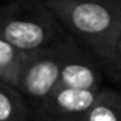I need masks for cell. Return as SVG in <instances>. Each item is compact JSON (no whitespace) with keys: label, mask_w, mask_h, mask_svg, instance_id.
<instances>
[{"label":"cell","mask_w":121,"mask_h":121,"mask_svg":"<svg viewBox=\"0 0 121 121\" xmlns=\"http://www.w3.org/2000/svg\"><path fill=\"white\" fill-rule=\"evenodd\" d=\"M74 121H121V97L117 91L101 87L94 103Z\"/></svg>","instance_id":"obj_6"},{"label":"cell","mask_w":121,"mask_h":121,"mask_svg":"<svg viewBox=\"0 0 121 121\" xmlns=\"http://www.w3.org/2000/svg\"><path fill=\"white\" fill-rule=\"evenodd\" d=\"M0 121H31L29 104L15 86L0 80Z\"/></svg>","instance_id":"obj_7"},{"label":"cell","mask_w":121,"mask_h":121,"mask_svg":"<svg viewBox=\"0 0 121 121\" xmlns=\"http://www.w3.org/2000/svg\"><path fill=\"white\" fill-rule=\"evenodd\" d=\"M28 54L29 52H25L6 40L0 39V80L17 86L18 75L28 58Z\"/></svg>","instance_id":"obj_8"},{"label":"cell","mask_w":121,"mask_h":121,"mask_svg":"<svg viewBox=\"0 0 121 121\" xmlns=\"http://www.w3.org/2000/svg\"><path fill=\"white\" fill-rule=\"evenodd\" d=\"M61 28L101 61L113 81L121 75V0H44Z\"/></svg>","instance_id":"obj_1"},{"label":"cell","mask_w":121,"mask_h":121,"mask_svg":"<svg viewBox=\"0 0 121 121\" xmlns=\"http://www.w3.org/2000/svg\"><path fill=\"white\" fill-rule=\"evenodd\" d=\"M103 80L104 69L101 61L69 34L66 52L60 68L58 86L83 91H100L103 87Z\"/></svg>","instance_id":"obj_4"},{"label":"cell","mask_w":121,"mask_h":121,"mask_svg":"<svg viewBox=\"0 0 121 121\" xmlns=\"http://www.w3.org/2000/svg\"><path fill=\"white\" fill-rule=\"evenodd\" d=\"M69 34L63 32L55 41L28 54L15 87L28 104H34L58 86L60 68L66 52Z\"/></svg>","instance_id":"obj_3"},{"label":"cell","mask_w":121,"mask_h":121,"mask_svg":"<svg viewBox=\"0 0 121 121\" xmlns=\"http://www.w3.org/2000/svg\"><path fill=\"white\" fill-rule=\"evenodd\" d=\"M98 91L57 86L29 106L31 121H74L97 98Z\"/></svg>","instance_id":"obj_5"},{"label":"cell","mask_w":121,"mask_h":121,"mask_svg":"<svg viewBox=\"0 0 121 121\" xmlns=\"http://www.w3.org/2000/svg\"><path fill=\"white\" fill-rule=\"evenodd\" d=\"M63 32L44 0H9L0 5V39L25 52L48 46Z\"/></svg>","instance_id":"obj_2"}]
</instances>
